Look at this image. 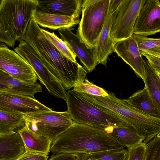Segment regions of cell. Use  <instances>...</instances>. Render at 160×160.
Returning <instances> with one entry per match:
<instances>
[{
    "label": "cell",
    "mask_w": 160,
    "mask_h": 160,
    "mask_svg": "<svg viewBox=\"0 0 160 160\" xmlns=\"http://www.w3.org/2000/svg\"><path fill=\"white\" fill-rule=\"evenodd\" d=\"M24 40L34 49L44 66L68 90L83 82L87 71L67 58L46 38L33 16L26 32Z\"/></svg>",
    "instance_id": "6da1fadb"
},
{
    "label": "cell",
    "mask_w": 160,
    "mask_h": 160,
    "mask_svg": "<svg viewBox=\"0 0 160 160\" xmlns=\"http://www.w3.org/2000/svg\"><path fill=\"white\" fill-rule=\"evenodd\" d=\"M124 148L104 130L74 122L52 142L50 151L90 154Z\"/></svg>",
    "instance_id": "7a4b0ae2"
},
{
    "label": "cell",
    "mask_w": 160,
    "mask_h": 160,
    "mask_svg": "<svg viewBox=\"0 0 160 160\" xmlns=\"http://www.w3.org/2000/svg\"><path fill=\"white\" fill-rule=\"evenodd\" d=\"M67 111L75 123L104 131L120 126L125 120L113 113L99 108L80 96L73 89L67 92Z\"/></svg>",
    "instance_id": "3957f363"
},
{
    "label": "cell",
    "mask_w": 160,
    "mask_h": 160,
    "mask_svg": "<svg viewBox=\"0 0 160 160\" xmlns=\"http://www.w3.org/2000/svg\"><path fill=\"white\" fill-rule=\"evenodd\" d=\"M38 8L37 0H1L0 25L16 41H24L28 24Z\"/></svg>",
    "instance_id": "277c9868"
},
{
    "label": "cell",
    "mask_w": 160,
    "mask_h": 160,
    "mask_svg": "<svg viewBox=\"0 0 160 160\" xmlns=\"http://www.w3.org/2000/svg\"><path fill=\"white\" fill-rule=\"evenodd\" d=\"M111 0H85L77 35L89 48L94 49L108 15Z\"/></svg>",
    "instance_id": "5b68a950"
},
{
    "label": "cell",
    "mask_w": 160,
    "mask_h": 160,
    "mask_svg": "<svg viewBox=\"0 0 160 160\" xmlns=\"http://www.w3.org/2000/svg\"><path fill=\"white\" fill-rule=\"evenodd\" d=\"M24 117L29 129L52 142L74 122L68 111L52 110L24 115Z\"/></svg>",
    "instance_id": "8992f818"
},
{
    "label": "cell",
    "mask_w": 160,
    "mask_h": 160,
    "mask_svg": "<svg viewBox=\"0 0 160 160\" xmlns=\"http://www.w3.org/2000/svg\"><path fill=\"white\" fill-rule=\"evenodd\" d=\"M146 0H121L112 21L110 36L114 45L132 37L135 22Z\"/></svg>",
    "instance_id": "52a82bcc"
},
{
    "label": "cell",
    "mask_w": 160,
    "mask_h": 160,
    "mask_svg": "<svg viewBox=\"0 0 160 160\" xmlns=\"http://www.w3.org/2000/svg\"><path fill=\"white\" fill-rule=\"evenodd\" d=\"M14 51L32 66L38 78L50 94L66 101V90L40 61L30 45L24 40L22 41L14 48Z\"/></svg>",
    "instance_id": "ba28073f"
},
{
    "label": "cell",
    "mask_w": 160,
    "mask_h": 160,
    "mask_svg": "<svg viewBox=\"0 0 160 160\" xmlns=\"http://www.w3.org/2000/svg\"><path fill=\"white\" fill-rule=\"evenodd\" d=\"M0 69L22 81L37 82V76L32 66L14 51L1 42Z\"/></svg>",
    "instance_id": "9c48e42d"
},
{
    "label": "cell",
    "mask_w": 160,
    "mask_h": 160,
    "mask_svg": "<svg viewBox=\"0 0 160 160\" xmlns=\"http://www.w3.org/2000/svg\"><path fill=\"white\" fill-rule=\"evenodd\" d=\"M160 32V1L146 0L135 22L133 34L146 37Z\"/></svg>",
    "instance_id": "30bf717a"
},
{
    "label": "cell",
    "mask_w": 160,
    "mask_h": 160,
    "mask_svg": "<svg viewBox=\"0 0 160 160\" xmlns=\"http://www.w3.org/2000/svg\"><path fill=\"white\" fill-rule=\"evenodd\" d=\"M0 110L23 115L52 110L33 98L0 92Z\"/></svg>",
    "instance_id": "8fae6325"
},
{
    "label": "cell",
    "mask_w": 160,
    "mask_h": 160,
    "mask_svg": "<svg viewBox=\"0 0 160 160\" xmlns=\"http://www.w3.org/2000/svg\"><path fill=\"white\" fill-rule=\"evenodd\" d=\"M121 1L111 0L108 15L93 49L94 57L97 64H101L106 66L108 56L114 52V45L110 36L111 29L115 12Z\"/></svg>",
    "instance_id": "7c38bea8"
},
{
    "label": "cell",
    "mask_w": 160,
    "mask_h": 160,
    "mask_svg": "<svg viewBox=\"0 0 160 160\" xmlns=\"http://www.w3.org/2000/svg\"><path fill=\"white\" fill-rule=\"evenodd\" d=\"M114 51L132 68L138 77L144 80L146 73L143 59L133 34L130 38L115 44Z\"/></svg>",
    "instance_id": "4fadbf2b"
},
{
    "label": "cell",
    "mask_w": 160,
    "mask_h": 160,
    "mask_svg": "<svg viewBox=\"0 0 160 160\" xmlns=\"http://www.w3.org/2000/svg\"><path fill=\"white\" fill-rule=\"evenodd\" d=\"M71 28L58 30L61 39L79 59L86 70L91 72L98 64L95 58L93 49L88 48L78 35L72 32Z\"/></svg>",
    "instance_id": "5bb4252c"
},
{
    "label": "cell",
    "mask_w": 160,
    "mask_h": 160,
    "mask_svg": "<svg viewBox=\"0 0 160 160\" xmlns=\"http://www.w3.org/2000/svg\"><path fill=\"white\" fill-rule=\"evenodd\" d=\"M42 92V87L39 83L22 81L0 69V92L35 98V94Z\"/></svg>",
    "instance_id": "9a60e30c"
},
{
    "label": "cell",
    "mask_w": 160,
    "mask_h": 160,
    "mask_svg": "<svg viewBox=\"0 0 160 160\" xmlns=\"http://www.w3.org/2000/svg\"><path fill=\"white\" fill-rule=\"evenodd\" d=\"M36 23L40 26L53 30L71 28L79 23V18L45 12L37 8L33 15Z\"/></svg>",
    "instance_id": "2e32d148"
},
{
    "label": "cell",
    "mask_w": 160,
    "mask_h": 160,
    "mask_svg": "<svg viewBox=\"0 0 160 160\" xmlns=\"http://www.w3.org/2000/svg\"><path fill=\"white\" fill-rule=\"evenodd\" d=\"M38 0V8L49 13L79 18L82 0Z\"/></svg>",
    "instance_id": "e0dca14e"
},
{
    "label": "cell",
    "mask_w": 160,
    "mask_h": 160,
    "mask_svg": "<svg viewBox=\"0 0 160 160\" xmlns=\"http://www.w3.org/2000/svg\"><path fill=\"white\" fill-rule=\"evenodd\" d=\"M25 152L23 140L18 132L0 135V160H16Z\"/></svg>",
    "instance_id": "ac0fdd59"
},
{
    "label": "cell",
    "mask_w": 160,
    "mask_h": 160,
    "mask_svg": "<svg viewBox=\"0 0 160 160\" xmlns=\"http://www.w3.org/2000/svg\"><path fill=\"white\" fill-rule=\"evenodd\" d=\"M105 131L120 145L127 148L142 143L144 140L132 126L125 121L119 126Z\"/></svg>",
    "instance_id": "d6986e66"
},
{
    "label": "cell",
    "mask_w": 160,
    "mask_h": 160,
    "mask_svg": "<svg viewBox=\"0 0 160 160\" xmlns=\"http://www.w3.org/2000/svg\"><path fill=\"white\" fill-rule=\"evenodd\" d=\"M18 132L23 140L26 151L48 155L52 142L50 139L37 134L25 125Z\"/></svg>",
    "instance_id": "ffe728a7"
},
{
    "label": "cell",
    "mask_w": 160,
    "mask_h": 160,
    "mask_svg": "<svg viewBox=\"0 0 160 160\" xmlns=\"http://www.w3.org/2000/svg\"><path fill=\"white\" fill-rule=\"evenodd\" d=\"M132 107L148 115L160 118V111L155 104L145 86L141 90H139L125 99Z\"/></svg>",
    "instance_id": "44dd1931"
},
{
    "label": "cell",
    "mask_w": 160,
    "mask_h": 160,
    "mask_svg": "<svg viewBox=\"0 0 160 160\" xmlns=\"http://www.w3.org/2000/svg\"><path fill=\"white\" fill-rule=\"evenodd\" d=\"M146 77L143 81L149 95L160 111V79L146 59H143Z\"/></svg>",
    "instance_id": "7402d4cb"
},
{
    "label": "cell",
    "mask_w": 160,
    "mask_h": 160,
    "mask_svg": "<svg viewBox=\"0 0 160 160\" xmlns=\"http://www.w3.org/2000/svg\"><path fill=\"white\" fill-rule=\"evenodd\" d=\"M24 124L23 114L0 110V135L12 133Z\"/></svg>",
    "instance_id": "603a6c76"
},
{
    "label": "cell",
    "mask_w": 160,
    "mask_h": 160,
    "mask_svg": "<svg viewBox=\"0 0 160 160\" xmlns=\"http://www.w3.org/2000/svg\"><path fill=\"white\" fill-rule=\"evenodd\" d=\"M41 30L46 38L62 54L70 61L77 62L76 56L71 50L65 42L57 37L54 32H50L41 28Z\"/></svg>",
    "instance_id": "cb8c5ba5"
},
{
    "label": "cell",
    "mask_w": 160,
    "mask_h": 160,
    "mask_svg": "<svg viewBox=\"0 0 160 160\" xmlns=\"http://www.w3.org/2000/svg\"><path fill=\"white\" fill-rule=\"evenodd\" d=\"M128 153V150L123 148L90 153V157L98 160H126Z\"/></svg>",
    "instance_id": "d4e9b609"
},
{
    "label": "cell",
    "mask_w": 160,
    "mask_h": 160,
    "mask_svg": "<svg viewBox=\"0 0 160 160\" xmlns=\"http://www.w3.org/2000/svg\"><path fill=\"white\" fill-rule=\"evenodd\" d=\"M73 89L78 92L97 96L106 97L109 95L104 89L90 82L87 78L84 79L83 82L74 87Z\"/></svg>",
    "instance_id": "484cf974"
},
{
    "label": "cell",
    "mask_w": 160,
    "mask_h": 160,
    "mask_svg": "<svg viewBox=\"0 0 160 160\" xmlns=\"http://www.w3.org/2000/svg\"><path fill=\"white\" fill-rule=\"evenodd\" d=\"M144 160H160V139L156 136L147 143Z\"/></svg>",
    "instance_id": "4316f807"
},
{
    "label": "cell",
    "mask_w": 160,
    "mask_h": 160,
    "mask_svg": "<svg viewBox=\"0 0 160 160\" xmlns=\"http://www.w3.org/2000/svg\"><path fill=\"white\" fill-rule=\"evenodd\" d=\"M133 34L136 39L140 52L160 47V38H150Z\"/></svg>",
    "instance_id": "83f0119b"
},
{
    "label": "cell",
    "mask_w": 160,
    "mask_h": 160,
    "mask_svg": "<svg viewBox=\"0 0 160 160\" xmlns=\"http://www.w3.org/2000/svg\"><path fill=\"white\" fill-rule=\"evenodd\" d=\"M147 144L143 142L128 148L126 160H144Z\"/></svg>",
    "instance_id": "f1b7e54d"
},
{
    "label": "cell",
    "mask_w": 160,
    "mask_h": 160,
    "mask_svg": "<svg viewBox=\"0 0 160 160\" xmlns=\"http://www.w3.org/2000/svg\"><path fill=\"white\" fill-rule=\"evenodd\" d=\"M90 153H61L52 154L50 160H87L90 158Z\"/></svg>",
    "instance_id": "f546056e"
},
{
    "label": "cell",
    "mask_w": 160,
    "mask_h": 160,
    "mask_svg": "<svg viewBox=\"0 0 160 160\" xmlns=\"http://www.w3.org/2000/svg\"><path fill=\"white\" fill-rule=\"evenodd\" d=\"M0 41L12 48L14 47L16 41L10 33L7 32L1 25H0Z\"/></svg>",
    "instance_id": "4dcf8cb0"
},
{
    "label": "cell",
    "mask_w": 160,
    "mask_h": 160,
    "mask_svg": "<svg viewBox=\"0 0 160 160\" xmlns=\"http://www.w3.org/2000/svg\"><path fill=\"white\" fill-rule=\"evenodd\" d=\"M48 157L44 154L35 152L26 151L25 153L16 160H50Z\"/></svg>",
    "instance_id": "1f68e13d"
},
{
    "label": "cell",
    "mask_w": 160,
    "mask_h": 160,
    "mask_svg": "<svg viewBox=\"0 0 160 160\" xmlns=\"http://www.w3.org/2000/svg\"><path fill=\"white\" fill-rule=\"evenodd\" d=\"M141 55L146 58L152 68L160 69V58L144 53L142 54Z\"/></svg>",
    "instance_id": "d6a6232c"
},
{
    "label": "cell",
    "mask_w": 160,
    "mask_h": 160,
    "mask_svg": "<svg viewBox=\"0 0 160 160\" xmlns=\"http://www.w3.org/2000/svg\"><path fill=\"white\" fill-rule=\"evenodd\" d=\"M141 54L144 53L152 56L160 58V47L154 48L145 51L140 52Z\"/></svg>",
    "instance_id": "836d02e7"
},
{
    "label": "cell",
    "mask_w": 160,
    "mask_h": 160,
    "mask_svg": "<svg viewBox=\"0 0 160 160\" xmlns=\"http://www.w3.org/2000/svg\"><path fill=\"white\" fill-rule=\"evenodd\" d=\"M152 68L153 69L155 72L160 79V69L157 68Z\"/></svg>",
    "instance_id": "e575fe53"
},
{
    "label": "cell",
    "mask_w": 160,
    "mask_h": 160,
    "mask_svg": "<svg viewBox=\"0 0 160 160\" xmlns=\"http://www.w3.org/2000/svg\"><path fill=\"white\" fill-rule=\"evenodd\" d=\"M87 160H98L97 159H96L95 158L90 157L89 158L87 159Z\"/></svg>",
    "instance_id": "d590c367"
},
{
    "label": "cell",
    "mask_w": 160,
    "mask_h": 160,
    "mask_svg": "<svg viewBox=\"0 0 160 160\" xmlns=\"http://www.w3.org/2000/svg\"><path fill=\"white\" fill-rule=\"evenodd\" d=\"M157 138L160 139V132L156 136Z\"/></svg>",
    "instance_id": "8d00e7d4"
}]
</instances>
